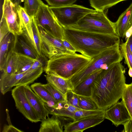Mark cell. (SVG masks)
Masks as SVG:
<instances>
[{
  "label": "cell",
  "instance_id": "obj_5",
  "mask_svg": "<svg viewBox=\"0 0 132 132\" xmlns=\"http://www.w3.org/2000/svg\"><path fill=\"white\" fill-rule=\"evenodd\" d=\"M68 27L85 31L118 36L115 23L108 18L104 11L98 10L88 13L76 24Z\"/></svg>",
  "mask_w": 132,
  "mask_h": 132
},
{
  "label": "cell",
  "instance_id": "obj_9",
  "mask_svg": "<svg viewBox=\"0 0 132 132\" xmlns=\"http://www.w3.org/2000/svg\"><path fill=\"white\" fill-rule=\"evenodd\" d=\"M38 26L41 37V51L44 56L49 59L62 53H72L64 46L61 40L48 33L41 27Z\"/></svg>",
  "mask_w": 132,
  "mask_h": 132
},
{
  "label": "cell",
  "instance_id": "obj_22",
  "mask_svg": "<svg viewBox=\"0 0 132 132\" xmlns=\"http://www.w3.org/2000/svg\"><path fill=\"white\" fill-rule=\"evenodd\" d=\"M36 59L18 52L15 67V73H20L27 71Z\"/></svg>",
  "mask_w": 132,
  "mask_h": 132
},
{
  "label": "cell",
  "instance_id": "obj_35",
  "mask_svg": "<svg viewBox=\"0 0 132 132\" xmlns=\"http://www.w3.org/2000/svg\"><path fill=\"white\" fill-rule=\"evenodd\" d=\"M51 6L60 7L73 4L77 0H45Z\"/></svg>",
  "mask_w": 132,
  "mask_h": 132
},
{
  "label": "cell",
  "instance_id": "obj_31",
  "mask_svg": "<svg viewBox=\"0 0 132 132\" xmlns=\"http://www.w3.org/2000/svg\"><path fill=\"white\" fill-rule=\"evenodd\" d=\"M18 42L25 55L35 59L40 56L36 52L24 39L20 38L18 39Z\"/></svg>",
  "mask_w": 132,
  "mask_h": 132
},
{
  "label": "cell",
  "instance_id": "obj_10",
  "mask_svg": "<svg viewBox=\"0 0 132 132\" xmlns=\"http://www.w3.org/2000/svg\"><path fill=\"white\" fill-rule=\"evenodd\" d=\"M18 6L11 0H4L2 7V15L5 18L10 32L17 36L22 35L23 32Z\"/></svg>",
  "mask_w": 132,
  "mask_h": 132
},
{
  "label": "cell",
  "instance_id": "obj_27",
  "mask_svg": "<svg viewBox=\"0 0 132 132\" xmlns=\"http://www.w3.org/2000/svg\"><path fill=\"white\" fill-rule=\"evenodd\" d=\"M121 98L132 120V86L130 84H125Z\"/></svg>",
  "mask_w": 132,
  "mask_h": 132
},
{
  "label": "cell",
  "instance_id": "obj_21",
  "mask_svg": "<svg viewBox=\"0 0 132 132\" xmlns=\"http://www.w3.org/2000/svg\"><path fill=\"white\" fill-rule=\"evenodd\" d=\"M30 87L35 94L48 106L51 107L57 102L42 83H35L32 84Z\"/></svg>",
  "mask_w": 132,
  "mask_h": 132
},
{
  "label": "cell",
  "instance_id": "obj_20",
  "mask_svg": "<svg viewBox=\"0 0 132 132\" xmlns=\"http://www.w3.org/2000/svg\"><path fill=\"white\" fill-rule=\"evenodd\" d=\"M103 70H98L91 74L76 86L73 92L78 95L91 96L92 86L97 76Z\"/></svg>",
  "mask_w": 132,
  "mask_h": 132
},
{
  "label": "cell",
  "instance_id": "obj_37",
  "mask_svg": "<svg viewBox=\"0 0 132 132\" xmlns=\"http://www.w3.org/2000/svg\"><path fill=\"white\" fill-rule=\"evenodd\" d=\"M3 132H22L21 130L13 126L12 124L5 125L3 127Z\"/></svg>",
  "mask_w": 132,
  "mask_h": 132
},
{
  "label": "cell",
  "instance_id": "obj_18",
  "mask_svg": "<svg viewBox=\"0 0 132 132\" xmlns=\"http://www.w3.org/2000/svg\"><path fill=\"white\" fill-rule=\"evenodd\" d=\"M28 72L20 73L8 74L3 72L0 79V89L2 94L4 95L11 90L12 88L15 86L17 82Z\"/></svg>",
  "mask_w": 132,
  "mask_h": 132
},
{
  "label": "cell",
  "instance_id": "obj_26",
  "mask_svg": "<svg viewBox=\"0 0 132 132\" xmlns=\"http://www.w3.org/2000/svg\"><path fill=\"white\" fill-rule=\"evenodd\" d=\"M24 8L30 17H34L44 3L41 0H24Z\"/></svg>",
  "mask_w": 132,
  "mask_h": 132
},
{
  "label": "cell",
  "instance_id": "obj_3",
  "mask_svg": "<svg viewBox=\"0 0 132 132\" xmlns=\"http://www.w3.org/2000/svg\"><path fill=\"white\" fill-rule=\"evenodd\" d=\"M92 59L76 53H62L48 59L44 67L46 74L51 73L66 79L85 68Z\"/></svg>",
  "mask_w": 132,
  "mask_h": 132
},
{
  "label": "cell",
  "instance_id": "obj_40",
  "mask_svg": "<svg viewBox=\"0 0 132 132\" xmlns=\"http://www.w3.org/2000/svg\"><path fill=\"white\" fill-rule=\"evenodd\" d=\"M132 35V26L127 31L125 34V40L126 41Z\"/></svg>",
  "mask_w": 132,
  "mask_h": 132
},
{
  "label": "cell",
  "instance_id": "obj_29",
  "mask_svg": "<svg viewBox=\"0 0 132 132\" xmlns=\"http://www.w3.org/2000/svg\"><path fill=\"white\" fill-rule=\"evenodd\" d=\"M34 34V39L36 51L40 57L44 56L41 49V37L38 26L36 23L34 17H31Z\"/></svg>",
  "mask_w": 132,
  "mask_h": 132
},
{
  "label": "cell",
  "instance_id": "obj_24",
  "mask_svg": "<svg viewBox=\"0 0 132 132\" xmlns=\"http://www.w3.org/2000/svg\"><path fill=\"white\" fill-rule=\"evenodd\" d=\"M44 67H41L30 71H28L16 84L18 85H29L32 83L41 75L44 71Z\"/></svg>",
  "mask_w": 132,
  "mask_h": 132
},
{
  "label": "cell",
  "instance_id": "obj_44",
  "mask_svg": "<svg viewBox=\"0 0 132 132\" xmlns=\"http://www.w3.org/2000/svg\"><path fill=\"white\" fill-rule=\"evenodd\" d=\"M131 85V86H132V82H131L130 84Z\"/></svg>",
  "mask_w": 132,
  "mask_h": 132
},
{
  "label": "cell",
  "instance_id": "obj_32",
  "mask_svg": "<svg viewBox=\"0 0 132 132\" xmlns=\"http://www.w3.org/2000/svg\"><path fill=\"white\" fill-rule=\"evenodd\" d=\"M120 51L125 60V63L132 69V53L126 41L120 45Z\"/></svg>",
  "mask_w": 132,
  "mask_h": 132
},
{
  "label": "cell",
  "instance_id": "obj_36",
  "mask_svg": "<svg viewBox=\"0 0 132 132\" xmlns=\"http://www.w3.org/2000/svg\"><path fill=\"white\" fill-rule=\"evenodd\" d=\"M10 32L9 29L4 16L2 15L0 26V42Z\"/></svg>",
  "mask_w": 132,
  "mask_h": 132
},
{
  "label": "cell",
  "instance_id": "obj_23",
  "mask_svg": "<svg viewBox=\"0 0 132 132\" xmlns=\"http://www.w3.org/2000/svg\"><path fill=\"white\" fill-rule=\"evenodd\" d=\"M14 36L10 32L0 42V69L1 71L13 41Z\"/></svg>",
  "mask_w": 132,
  "mask_h": 132
},
{
  "label": "cell",
  "instance_id": "obj_15",
  "mask_svg": "<svg viewBox=\"0 0 132 132\" xmlns=\"http://www.w3.org/2000/svg\"><path fill=\"white\" fill-rule=\"evenodd\" d=\"M115 24L118 36L125 37L126 32L132 26V3L120 15Z\"/></svg>",
  "mask_w": 132,
  "mask_h": 132
},
{
  "label": "cell",
  "instance_id": "obj_19",
  "mask_svg": "<svg viewBox=\"0 0 132 132\" xmlns=\"http://www.w3.org/2000/svg\"><path fill=\"white\" fill-rule=\"evenodd\" d=\"M17 42V36H14L3 68L1 71L3 72L8 74L15 73V67L18 52L16 47Z\"/></svg>",
  "mask_w": 132,
  "mask_h": 132
},
{
  "label": "cell",
  "instance_id": "obj_41",
  "mask_svg": "<svg viewBox=\"0 0 132 132\" xmlns=\"http://www.w3.org/2000/svg\"><path fill=\"white\" fill-rule=\"evenodd\" d=\"M127 41V43L132 53V35Z\"/></svg>",
  "mask_w": 132,
  "mask_h": 132
},
{
  "label": "cell",
  "instance_id": "obj_11",
  "mask_svg": "<svg viewBox=\"0 0 132 132\" xmlns=\"http://www.w3.org/2000/svg\"><path fill=\"white\" fill-rule=\"evenodd\" d=\"M105 119L112 122L116 127L123 125L131 119L129 113L123 101L117 102L105 110Z\"/></svg>",
  "mask_w": 132,
  "mask_h": 132
},
{
  "label": "cell",
  "instance_id": "obj_38",
  "mask_svg": "<svg viewBox=\"0 0 132 132\" xmlns=\"http://www.w3.org/2000/svg\"><path fill=\"white\" fill-rule=\"evenodd\" d=\"M62 42L64 46L69 51L72 53H76V50L72 45L65 39L62 40Z\"/></svg>",
  "mask_w": 132,
  "mask_h": 132
},
{
  "label": "cell",
  "instance_id": "obj_12",
  "mask_svg": "<svg viewBox=\"0 0 132 132\" xmlns=\"http://www.w3.org/2000/svg\"><path fill=\"white\" fill-rule=\"evenodd\" d=\"M105 119L104 113L73 121L65 125L63 131L82 132L86 129L100 124L104 121Z\"/></svg>",
  "mask_w": 132,
  "mask_h": 132
},
{
  "label": "cell",
  "instance_id": "obj_30",
  "mask_svg": "<svg viewBox=\"0 0 132 132\" xmlns=\"http://www.w3.org/2000/svg\"><path fill=\"white\" fill-rule=\"evenodd\" d=\"M105 110L99 109L94 110H80L75 111L72 119L76 121L84 118L104 114Z\"/></svg>",
  "mask_w": 132,
  "mask_h": 132
},
{
  "label": "cell",
  "instance_id": "obj_2",
  "mask_svg": "<svg viewBox=\"0 0 132 132\" xmlns=\"http://www.w3.org/2000/svg\"><path fill=\"white\" fill-rule=\"evenodd\" d=\"M64 39L74 47L76 52L92 59L106 49L120 44V37L113 35L103 34L63 28Z\"/></svg>",
  "mask_w": 132,
  "mask_h": 132
},
{
  "label": "cell",
  "instance_id": "obj_7",
  "mask_svg": "<svg viewBox=\"0 0 132 132\" xmlns=\"http://www.w3.org/2000/svg\"><path fill=\"white\" fill-rule=\"evenodd\" d=\"M34 18L38 26L55 37L61 40L64 39L63 28L48 5L44 3L41 5Z\"/></svg>",
  "mask_w": 132,
  "mask_h": 132
},
{
  "label": "cell",
  "instance_id": "obj_34",
  "mask_svg": "<svg viewBox=\"0 0 132 132\" xmlns=\"http://www.w3.org/2000/svg\"><path fill=\"white\" fill-rule=\"evenodd\" d=\"M65 97L68 102L73 106L80 108L79 105L78 95L75 93L73 90H68L65 94Z\"/></svg>",
  "mask_w": 132,
  "mask_h": 132
},
{
  "label": "cell",
  "instance_id": "obj_13",
  "mask_svg": "<svg viewBox=\"0 0 132 132\" xmlns=\"http://www.w3.org/2000/svg\"><path fill=\"white\" fill-rule=\"evenodd\" d=\"M65 119L64 117L52 115L51 118L42 119L39 132H63Z\"/></svg>",
  "mask_w": 132,
  "mask_h": 132
},
{
  "label": "cell",
  "instance_id": "obj_1",
  "mask_svg": "<svg viewBox=\"0 0 132 132\" xmlns=\"http://www.w3.org/2000/svg\"><path fill=\"white\" fill-rule=\"evenodd\" d=\"M124 67L115 63L98 75L91 87V97L98 109L105 110L121 98L126 84Z\"/></svg>",
  "mask_w": 132,
  "mask_h": 132
},
{
  "label": "cell",
  "instance_id": "obj_28",
  "mask_svg": "<svg viewBox=\"0 0 132 132\" xmlns=\"http://www.w3.org/2000/svg\"><path fill=\"white\" fill-rule=\"evenodd\" d=\"M78 96L79 105L81 109L88 110H94L99 109L91 96L79 95Z\"/></svg>",
  "mask_w": 132,
  "mask_h": 132
},
{
  "label": "cell",
  "instance_id": "obj_33",
  "mask_svg": "<svg viewBox=\"0 0 132 132\" xmlns=\"http://www.w3.org/2000/svg\"><path fill=\"white\" fill-rule=\"evenodd\" d=\"M44 86L48 90L53 98L57 102L67 101L65 94L64 95L48 83L43 84Z\"/></svg>",
  "mask_w": 132,
  "mask_h": 132
},
{
  "label": "cell",
  "instance_id": "obj_8",
  "mask_svg": "<svg viewBox=\"0 0 132 132\" xmlns=\"http://www.w3.org/2000/svg\"><path fill=\"white\" fill-rule=\"evenodd\" d=\"M25 86H16L12 90V95L18 111L32 122L41 121L39 117L31 105L26 96Z\"/></svg>",
  "mask_w": 132,
  "mask_h": 132
},
{
  "label": "cell",
  "instance_id": "obj_6",
  "mask_svg": "<svg viewBox=\"0 0 132 132\" xmlns=\"http://www.w3.org/2000/svg\"><path fill=\"white\" fill-rule=\"evenodd\" d=\"M50 7L58 22L63 28L74 25L86 14L96 11L95 10L73 4L60 7L51 6Z\"/></svg>",
  "mask_w": 132,
  "mask_h": 132
},
{
  "label": "cell",
  "instance_id": "obj_43",
  "mask_svg": "<svg viewBox=\"0 0 132 132\" xmlns=\"http://www.w3.org/2000/svg\"><path fill=\"white\" fill-rule=\"evenodd\" d=\"M128 74L130 77H132V69L131 68H129V70L128 71Z\"/></svg>",
  "mask_w": 132,
  "mask_h": 132
},
{
  "label": "cell",
  "instance_id": "obj_42",
  "mask_svg": "<svg viewBox=\"0 0 132 132\" xmlns=\"http://www.w3.org/2000/svg\"><path fill=\"white\" fill-rule=\"evenodd\" d=\"M14 4L19 5L20 4L24 1V0H11Z\"/></svg>",
  "mask_w": 132,
  "mask_h": 132
},
{
  "label": "cell",
  "instance_id": "obj_16",
  "mask_svg": "<svg viewBox=\"0 0 132 132\" xmlns=\"http://www.w3.org/2000/svg\"><path fill=\"white\" fill-rule=\"evenodd\" d=\"M45 105L49 114L71 119L75 111L82 109L72 106L67 101L57 102L51 107L48 106L45 103Z\"/></svg>",
  "mask_w": 132,
  "mask_h": 132
},
{
  "label": "cell",
  "instance_id": "obj_14",
  "mask_svg": "<svg viewBox=\"0 0 132 132\" xmlns=\"http://www.w3.org/2000/svg\"><path fill=\"white\" fill-rule=\"evenodd\" d=\"M25 89L30 103L41 119H46L48 117L49 112L44 102L35 94L29 85L25 86Z\"/></svg>",
  "mask_w": 132,
  "mask_h": 132
},
{
  "label": "cell",
  "instance_id": "obj_39",
  "mask_svg": "<svg viewBox=\"0 0 132 132\" xmlns=\"http://www.w3.org/2000/svg\"><path fill=\"white\" fill-rule=\"evenodd\" d=\"M123 125L124 128L122 132H132V120L131 119L127 121Z\"/></svg>",
  "mask_w": 132,
  "mask_h": 132
},
{
  "label": "cell",
  "instance_id": "obj_25",
  "mask_svg": "<svg viewBox=\"0 0 132 132\" xmlns=\"http://www.w3.org/2000/svg\"><path fill=\"white\" fill-rule=\"evenodd\" d=\"M126 0H89L91 6L96 11H104L118 3Z\"/></svg>",
  "mask_w": 132,
  "mask_h": 132
},
{
  "label": "cell",
  "instance_id": "obj_17",
  "mask_svg": "<svg viewBox=\"0 0 132 132\" xmlns=\"http://www.w3.org/2000/svg\"><path fill=\"white\" fill-rule=\"evenodd\" d=\"M45 77L48 83L63 94L69 90L73 91L74 89L70 79H65L51 73L46 74Z\"/></svg>",
  "mask_w": 132,
  "mask_h": 132
},
{
  "label": "cell",
  "instance_id": "obj_4",
  "mask_svg": "<svg viewBox=\"0 0 132 132\" xmlns=\"http://www.w3.org/2000/svg\"><path fill=\"white\" fill-rule=\"evenodd\" d=\"M123 59L120 44L111 47L92 58L85 68L70 78V80L74 87L96 71L107 69L112 64L120 62Z\"/></svg>",
  "mask_w": 132,
  "mask_h": 132
}]
</instances>
